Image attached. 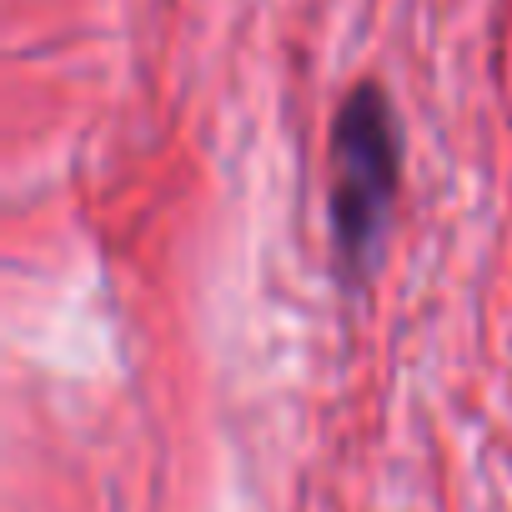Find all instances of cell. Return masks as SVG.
<instances>
[{
    "label": "cell",
    "mask_w": 512,
    "mask_h": 512,
    "mask_svg": "<svg viewBox=\"0 0 512 512\" xmlns=\"http://www.w3.org/2000/svg\"><path fill=\"white\" fill-rule=\"evenodd\" d=\"M402 181V146L397 121L382 96V86L362 81L342 101L332 136H327V226L342 267L352 277H367Z\"/></svg>",
    "instance_id": "6da1fadb"
}]
</instances>
